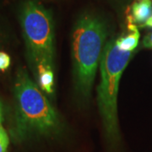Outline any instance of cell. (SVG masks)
Masks as SVG:
<instances>
[{
	"label": "cell",
	"mask_w": 152,
	"mask_h": 152,
	"mask_svg": "<svg viewBox=\"0 0 152 152\" xmlns=\"http://www.w3.org/2000/svg\"><path fill=\"white\" fill-rule=\"evenodd\" d=\"M10 57L5 52H0V70L5 71L10 65Z\"/></svg>",
	"instance_id": "cell-9"
},
{
	"label": "cell",
	"mask_w": 152,
	"mask_h": 152,
	"mask_svg": "<svg viewBox=\"0 0 152 152\" xmlns=\"http://www.w3.org/2000/svg\"><path fill=\"white\" fill-rule=\"evenodd\" d=\"M4 120V115H3V107H2V103L0 102V124H2Z\"/></svg>",
	"instance_id": "cell-12"
},
{
	"label": "cell",
	"mask_w": 152,
	"mask_h": 152,
	"mask_svg": "<svg viewBox=\"0 0 152 152\" xmlns=\"http://www.w3.org/2000/svg\"><path fill=\"white\" fill-rule=\"evenodd\" d=\"M143 46L145 48H152V33L147 35L144 38L143 41Z\"/></svg>",
	"instance_id": "cell-10"
},
{
	"label": "cell",
	"mask_w": 152,
	"mask_h": 152,
	"mask_svg": "<svg viewBox=\"0 0 152 152\" xmlns=\"http://www.w3.org/2000/svg\"><path fill=\"white\" fill-rule=\"evenodd\" d=\"M107 36L101 19L85 15L76 22L72 35L73 80L77 98L82 103L90 100L96 69Z\"/></svg>",
	"instance_id": "cell-2"
},
{
	"label": "cell",
	"mask_w": 152,
	"mask_h": 152,
	"mask_svg": "<svg viewBox=\"0 0 152 152\" xmlns=\"http://www.w3.org/2000/svg\"><path fill=\"white\" fill-rule=\"evenodd\" d=\"M152 15L151 0H140L132 5V15L130 17L134 23L145 24Z\"/></svg>",
	"instance_id": "cell-7"
},
{
	"label": "cell",
	"mask_w": 152,
	"mask_h": 152,
	"mask_svg": "<svg viewBox=\"0 0 152 152\" xmlns=\"http://www.w3.org/2000/svg\"><path fill=\"white\" fill-rule=\"evenodd\" d=\"M128 28L130 33L126 37H122L116 40V43L118 47L123 51L131 52L138 46L140 40V32L138 28L133 22L130 15L128 16Z\"/></svg>",
	"instance_id": "cell-6"
},
{
	"label": "cell",
	"mask_w": 152,
	"mask_h": 152,
	"mask_svg": "<svg viewBox=\"0 0 152 152\" xmlns=\"http://www.w3.org/2000/svg\"><path fill=\"white\" fill-rule=\"evenodd\" d=\"M151 1H152V0H151Z\"/></svg>",
	"instance_id": "cell-13"
},
{
	"label": "cell",
	"mask_w": 152,
	"mask_h": 152,
	"mask_svg": "<svg viewBox=\"0 0 152 152\" xmlns=\"http://www.w3.org/2000/svg\"><path fill=\"white\" fill-rule=\"evenodd\" d=\"M9 145V137L4 129L0 124V152H6Z\"/></svg>",
	"instance_id": "cell-8"
},
{
	"label": "cell",
	"mask_w": 152,
	"mask_h": 152,
	"mask_svg": "<svg viewBox=\"0 0 152 152\" xmlns=\"http://www.w3.org/2000/svg\"><path fill=\"white\" fill-rule=\"evenodd\" d=\"M131 52L123 51L116 40L107 42L100 62L101 81L97 87V104L105 135L111 145L120 140L118 118V92L120 78L130 60Z\"/></svg>",
	"instance_id": "cell-3"
},
{
	"label": "cell",
	"mask_w": 152,
	"mask_h": 152,
	"mask_svg": "<svg viewBox=\"0 0 152 152\" xmlns=\"http://www.w3.org/2000/svg\"><path fill=\"white\" fill-rule=\"evenodd\" d=\"M15 134L20 140L35 137L56 138L64 126L40 87L24 69H19L14 86Z\"/></svg>",
	"instance_id": "cell-1"
},
{
	"label": "cell",
	"mask_w": 152,
	"mask_h": 152,
	"mask_svg": "<svg viewBox=\"0 0 152 152\" xmlns=\"http://www.w3.org/2000/svg\"><path fill=\"white\" fill-rule=\"evenodd\" d=\"M141 26L142 27H143V26H145V27H152V15L148 19V20H147L145 24L142 25Z\"/></svg>",
	"instance_id": "cell-11"
},
{
	"label": "cell",
	"mask_w": 152,
	"mask_h": 152,
	"mask_svg": "<svg viewBox=\"0 0 152 152\" xmlns=\"http://www.w3.org/2000/svg\"><path fill=\"white\" fill-rule=\"evenodd\" d=\"M52 66L48 64H41L37 66L35 75L37 80L38 86L40 89L48 95L53 94V87H54V74Z\"/></svg>",
	"instance_id": "cell-5"
},
{
	"label": "cell",
	"mask_w": 152,
	"mask_h": 152,
	"mask_svg": "<svg viewBox=\"0 0 152 152\" xmlns=\"http://www.w3.org/2000/svg\"><path fill=\"white\" fill-rule=\"evenodd\" d=\"M20 21L34 74L41 64L55 68L54 27L50 12L36 0H27L21 6Z\"/></svg>",
	"instance_id": "cell-4"
}]
</instances>
